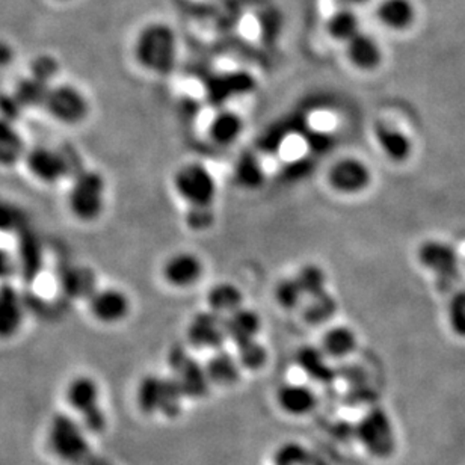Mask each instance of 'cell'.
Here are the masks:
<instances>
[{"mask_svg": "<svg viewBox=\"0 0 465 465\" xmlns=\"http://www.w3.org/2000/svg\"><path fill=\"white\" fill-rule=\"evenodd\" d=\"M66 205L78 223L100 221L107 207V182L102 172L79 168L68 180Z\"/></svg>", "mask_w": 465, "mask_h": 465, "instance_id": "cell-1", "label": "cell"}, {"mask_svg": "<svg viewBox=\"0 0 465 465\" xmlns=\"http://www.w3.org/2000/svg\"><path fill=\"white\" fill-rule=\"evenodd\" d=\"M133 51L142 68L156 75H168L178 62V35L168 24H147L138 33Z\"/></svg>", "mask_w": 465, "mask_h": 465, "instance_id": "cell-2", "label": "cell"}, {"mask_svg": "<svg viewBox=\"0 0 465 465\" xmlns=\"http://www.w3.org/2000/svg\"><path fill=\"white\" fill-rule=\"evenodd\" d=\"M24 167L33 180L44 187H56L70 180L78 169H73L66 150L55 145H33L24 154Z\"/></svg>", "mask_w": 465, "mask_h": 465, "instance_id": "cell-3", "label": "cell"}, {"mask_svg": "<svg viewBox=\"0 0 465 465\" xmlns=\"http://www.w3.org/2000/svg\"><path fill=\"white\" fill-rule=\"evenodd\" d=\"M42 106L50 118L62 126H79L89 115L88 98L79 88L68 84L49 88Z\"/></svg>", "mask_w": 465, "mask_h": 465, "instance_id": "cell-4", "label": "cell"}, {"mask_svg": "<svg viewBox=\"0 0 465 465\" xmlns=\"http://www.w3.org/2000/svg\"><path fill=\"white\" fill-rule=\"evenodd\" d=\"M87 308L89 317L98 325H120L131 316V296L123 288L98 286L87 299Z\"/></svg>", "mask_w": 465, "mask_h": 465, "instance_id": "cell-5", "label": "cell"}, {"mask_svg": "<svg viewBox=\"0 0 465 465\" xmlns=\"http://www.w3.org/2000/svg\"><path fill=\"white\" fill-rule=\"evenodd\" d=\"M49 444L51 451L61 460H79L88 451L87 429L70 415H55L49 426Z\"/></svg>", "mask_w": 465, "mask_h": 465, "instance_id": "cell-6", "label": "cell"}, {"mask_svg": "<svg viewBox=\"0 0 465 465\" xmlns=\"http://www.w3.org/2000/svg\"><path fill=\"white\" fill-rule=\"evenodd\" d=\"M174 189L191 205H212L216 182L212 172L198 163H187L174 174Z\"/></svg>", "mask_w": 465, "mask_h": 465, "instance_id": "cell-7", "label": "cell"}, {"mask_svg": "<svg viewBox=\"0 0 465 465\" xmlns=\"http://www.w3.org/2000/svg\"><path fill=\"white\" fill-rule=\"evenodd\" d=\"M359 437L372 455L387 458L395 451V431L386 411H369L359 424Z\"/></svg>", "mask_w": 465, "mask_h": 465, "instance_id": "cell-8", "label": "cell"}, {"mask_svg": "<svg viewBox=\"0 0 465 465\" xmlns=\"http://www.w3.org/2000/svg\"><path fill=\"white\" fill-rule=\"evenodd\" d=\"M372 182V172L360 159H340L330 168L328 183L343 196H357L366 191Z\"/></svg>", "mask_w": 465, "mask_h": 465, "instance_id": "cell-9", "label": "cell"}, {"mask_svg": "<svg viewBox=\"0 0 465 465\" xmlns=\"http://www.w3.org/2000/svg\"><path fill=\"white\" fill-rule=\"evenodd\" d=\"M172 372L176 373V381L182 387L185 396L201 397L209 390V375L205 368L194 361L182 348H176L169 355Z\"/></svg>", "mask_w": 465, "mask_h": 465, "instance_id": "cell-10", "label": "cell"}, {"mask_svg": "<svg viewBox=\"0 0 465 465\" xmlns=\"http://www.w3.org/2000/svg\"><path fill=\"white\" fill-rule=\"evenodd\" d=\"M420 265L437 275L438 278H455L460 270V256L451 243L431 239L422 243L417 251Z\"/></svg>", "mask_w": 465, "mask_h": 465, "instance_id": "cell-11", "label": "cell"}, {"mask_svg": "<svg viewBox=\"0 0 465 465\" xmlns=\"http://www.w3.org/2000/svg\"><path fill=\"white\" fill-rule=\"evenodd\" d=\"M187 339L196 348H221L228 339L225 317L210 310L198 313L187 326Z\"/></svg>", "mask_w": 465, "mask_h": 465, "instance_id": "cell-12", "label": "cell"}, {"mask_svg": "<svg viewBox=\"0 0 465 465\" xmlns=\"http://www.w3.org/2000/svg\"><path fill=\"white\" fill-rule=\"evenodd\" d=\"M205 272L203 261L191 252H178L169 257L162 268L165 283L171 287L187 288L200 281Z\"/></svg>", "mask_w": 465, "mask_h": 465, "instance_id": "cell-13", "label": "cell"}, {"mask_svg": "<svg viewBox=\"0 0 465 465\" xmlns=\"http://www.w3.org/2000/svg\"><path fill=\"white\" fill-rule=\"evenodd\" d=\"M26 321L24 303L10 284L0 286V340H13L20 334Z\"/></svg>", "mask_w": 465, "mask_h": 465, "instance_id": "cell-14", "label": "cell"}, {"mask_svg": "<svg viewBox=\"0 0 465 465\" xmlns=\"http://www.w3.org/2000/svg\"><path fill=\"white\" fill-rule=\"evenodd\" d=\"M351 66L360 71H375L384 61V49L372 33L360 32L344 44Z\"/></svg>", "mask_w": 465, "mask_h": 465, "instance_id": "cell-15", "label": "cell"}, {"mask_svg": "<svg viewBox=\"0 0 465 465\" xmlns=\"http://www.w3.org/2000/svg\"><path fill=\"white\" fill-rule=\"evenodd\" d=\"M66 399L71 410L82 417L102 408V388L93 377L80 375L68 382Z\"/></svg>", "mask_w": 465, "mask_h": 465, "instance_id": "cell-16", "label": "cell"}, {"mask_svg": "<svg viewBox=\"0 0 465 465\" xmlns=\"http://www.w3.org/2000/svg\"><path fill=\"white\" fill-rule=\"evenodd\" d=\"M377 19L393 32H405L417 20L415 0H378Z\"/></svg>", "mask_w": 465, "mask_h": 465, "instance_id": "cell-17", "label": "cell"}, {"mask_svg": "<svg viewBox=\"0 0 465 465\" xmlns=\"http://www.w3.org/2000/svg\"><path fill=\"white\" fill-rule=\"evenodd\" d=\"M375 140L382 153L386 154L391 162H406L413 154V141L410 140V136L390 124H378L375 127Z\"/></svg>", "mask_w": 465, "mask_h": 465, "instance_id": "cell-18", "label": "cell"}, {"mask_svg": "<svg viewBox=\"0 0 465 465\" xmlns=\"http://www.w3.org/2000/svg\"><path fill=\"white\" fill-rule=\"evenodd\" d=\"M260 328V316L250 308H239L238 312L225 316L227 337L236 346L257 340Z\"/></svg>", "mask_w": 465, "mask_h": 465, "instance_id": "cell-19", "label": "cell"}, {"mask_svg": "<svg viewBox=\"0 0 465 465\" xmlns=\"http://www.w3.org/2000/svg\"><path fill=\"white\" fill-rule=\"evenodd\" d=\"M325 29L333 40L343 44L357 37L360 32H363L361 20L351 8H340L334 11L326 20Z\"/></svg>", "mask_w": 465, "mask_h": 465, "instance_id": "cell-20", "label": "cell"}, {"mask_svg": "<svg viewBox=\"0 0 465 465\" xmlns=\"http://www.w3.org/2000/svg\"><path fill=\"white\" fill-rule=\"evenodd\" d=\"M207 304L210 312L218 313L225 317L243 307V295L241 288L236 287L234 284H216L207 294Z\"/></svg>", "mask_w": 465, "mask_h": 465, "instance_id": "cell-21", "label": "cell"}, {"mask_svg": "<svg viewBox=\"0 0 465 465\" xmlns=\"http://www.w3.org/2000/svg\"><path fill=\"white\" fill-rule=\"evenodd\" d=\"M243 120L236 112L223 111L210 123L209 136L219 145H232L242 135Z\"/></svg>", "mask_w": 465, "mask_h": 465, "instance_id": "cell-22", "label": "cell"}, {"mask_svg": "<svg viewBox=\"0 0 465 465\" xmlns=\"http://www.w3.org/2000/svg\"><path fill=\"white\" fill-rule=\"evenodd\" d=\"M278 404L284 411L290 415H305L316 405V396L308 387L284 386L278 391Z\"/></svg>", "mask_w": 465, "mask_h": 465, "instance_id": "cell-23", "label": "cell"}, {"mask_svg": "<svg viewBox=\"0 0 465 465\" xmlns=\"http://www.w3.org/2000/svg\"><path fill=\"white\" fill-rule=\"evenodd\" d=\"M26 151L28 149L24 147L19 132L15 131L6 118L0 120V165L11 167L20 160L23 162Z\"/></svg>", "mask_w": 465, "mask_h": 465, "instance_id": "cell-24", "label": "cell"}, {"mask_svg": "<svg viewBox=\"0 0 465 465\" xmlns=\"http://www.w3.org/2000/svg\"><path fill=\"white\" fill-rule=\"evenodd\" d=\"M357 346V335L348 326H334L322 339V351L330 359H343Z\"/></svg>", "mask_w": 465, "mask_h": 465, "instance_id": "cell-25", "label": "cell"}, {"mask_svg": "<svg viewBox=\"0 0 465 465\" xmlns=\"http://www.w3.org/2000/svg\"><path fill=\"white\" fill-rule=\"evenodd\" d=\"M296 360L304 372L315 381L330 382L334 378V372L326 363V355L322 349L305 346L299 351Z\"/></svg>", "mask_w": 465, "mask_h": 465, "instance_id": "cell-26", "label": "cell"}, {"mask_svg": "<svg viewBox=\"0 0 465 465\" xmlns=\"http://www.w3.org/2000/svg\"><path fill=\"white\" fill-rule=\"evenodd\" d=\"M165 388H167V379L154 375L144 378L138 387V404L141 410L149 415L162 411Z\"/></svg>", "mask_w": 465, "mask_h": 465, "instance_id": "cell-27", "label": "cell"}, {"mask_svg": "<svg viewBox=\"0 0 465 465\" xmlns=\"http://www.w3.org/2000/svg\"><path fill=\"white\" fill-rule=\"evenodd\" d=\"M205 372L209 375L210 382L219 386H232L238 381L239 361L227 352H218L209 360Z\"/></svg>", "mask_w": 465, "mask_h": 465, "instance_id": "cell-28", "label": "cell"}, {"mask_svg": "<svg viewBox=\"0 0 465 465\" xmlns=\"http://www.w3.org/2000/svg\"><path fill=\"white\" fill-rule=\"evenodd\" d=\"M234 178L241 187L257 189L265 180V171L260 160L251 153L243 154L234 168Z\"/></svg>", "mask_w": 465, "mask_h": 465, "instance_id": "cell-29", "label": "cell"}, {"mask_svg": "<svg viewBox=\"0 0 465 465\" xmlns=\"http://www.w3.org/2000/svg\"><path fill=\"white\" fill-rule=\"evenodd\" d=\"M337 312V303L333 298V295L325 294L317 295L313 298H308V303L304 305V319L312 324V325H322L325 322L330 321Z\"/></svg>", "mask_w": 465, "mask_h": 465, "instance_id": "cell-30", "label": "cell"}, {"mask_svg": "<svg viewBox=\"0 0 465 465\" xmlns=\"http://www.w3.org/2000/svg\"><path fill=\"white\" fill-rule=\"evenodd\" d=\"M295 278H296L299 287L303 290L304 298H313V296L328 292L326 290L325 272L319 266H303Z\"/></svg>", "mask_w": 465, "mask_h": 465, "instance_id": "cell-31", "label": "cell"}, {"mask_svg": "<svg viewBox=\"0 0 465 465\" xmlns=\"http://www.w3.org/2000/svg\"><path fill=\"white\" fill-rule=\"evenodd\" d=\"M275 299L284 310L299 307V304L303 303L304 294L296 278L281 279L275 288Z\"/></svg>", "mask_w": 465, "mask_h": 465, "instance_id": "cell-32", "label": "cell"}, {"mask_svg": "<svg viewBox=\"0 0 465 465\" xmlns=\"http://www.w3.org/2000/svg\"><path fill=\"white\" fill-rule=\"evenodd\" d=\"M266 360H268V352H266L265 346L257 340L238 346V361L245 369L259 370L263 368Z\"/></svg>", "mask_w": 465, "mask_h": 465, "instance_id": "cell-33", "label": "cell"}, {"mask_svg": "<svg viewBox=\"0 0 465 465\" xmlns=\"http://www.w3.org/2000/svg\"><path fill=\"white\" fill-rule=\"evenodd\" d=\"M447 324L456 337L465 340V292H458L449 301Z\"/></svg>", "mask_w": 465, "mask_h": 465, "instance_id": "cell-34", "label": "cell"}, {"mask_svg": "<svg viewBox=\"0 0 465 465\" xmlns=\"http://www.w3.org/2000/svg\"><path fill=\"white\" fill-rule=\"evenodd\" d=\"M214 223V214L212 205H191L187 214V227L196 232H205Z\"/></svg>", "mask_w": 465, "mask_h": 465, "instance_id": "cell-35", "label": "cell"}, {"mask_svg": "<svg viewBox=\"0 0 465 465\" xmlns=\"http://www.w3.org/2000/svg\"><path fill=\"white\" fill-rule=\"evenodd\" d=\"M307 453L298 444H286L275 455V465H303Z\"/></svg>", "mask_w": 465, "mask_h": 465, "instance_id": "cell-36", "label": "cell"}, {"mask_svg": "<svg viewBox=\"0 0 465 465\" xmlns=\"http://www.w3.org/2000/svg\"><path fill=\"white\" fill-rule=\"evenodd\" d=\"M80 424H84L87 433H102L105 426H106V415L103 408L89 413V415H82L80 417Z\"/></svg>", "mask_w": 465, "mask_h": 465, "instance_id": "cell-37", "label": "cell"}, {"mask_svg": "<svg viewBox=\"0 0 465 465\" xmlns=\"http://www.w3.org/2000/svg\"><path fill=\"white\" fill-rule=\"evenodd\" d=\"M56 64L49 58H40L35 64H33V78L47 82L49 78L55 75Z\"/></svg>", "mask_w": 465, "mask_h": 465, "instance_id": "cell-38", "label": "cell"}, {"mask_svg": "<svg viewBox=\"0 0 465 465\" xmlns=\"http://www.w3.org/2000/svg\"><path fill=\"white\" fill-rule=\"evenodd\" d=\"M11 272V259L8 252L0 250V278L8 277Z\"/></svg>", "mask_w": 465, "mask_h": 465, "instance_id": "cell-39", "label": "cell"}, {"mask_svg": "<svg viewBox=\"0 0 465 465\" xmlns=\"http://www.w3.org/2000/svg\"><path fill=\"white\" fill-rule=\"evenodd\" d=\"M13 210L8 209V207H4V205H0V227H11L13 225Z\"/></svg>", "mask_w": 465, "mask_h": 465, "instance_id": "cell-40", "label": "cell"}, {"mask_svg": "<svg viewBox=\"0 0 465 465\" xmlns=\"http://www.w3.org/2000/svg\"><path fill=\"white\" fill-rule=\"evenodd\" d=\"M13 58V50L6 42L0 41V66H8V62Z\"/></svg>", "mask_w": 465, "mask_h": 465, "instance_id": "cell-41", "label": "cell"}, {"mask_svg": "<svg viewBox=\"0 0 465 465\" xmlns=\"http://www.w3.org/2000/svg\"><path fill=\"white\" fill-rule=\"evenodd\" d=\"M349 5H364V4H370V2H378V0H344Z\"/></svg>", "mask_w": 465, "mask_h": 465, "instance_id": "cell-42", "label": "cell"}]
</instances>
